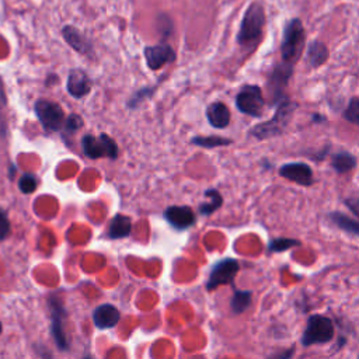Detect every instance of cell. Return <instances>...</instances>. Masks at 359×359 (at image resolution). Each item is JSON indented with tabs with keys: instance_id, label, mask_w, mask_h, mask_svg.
<instances>
[{
	"instance_id": "cell-1",
	"label": "cell",
	"mask_w": 359,
	"mask_h": 359,
	"mask_svg": "<svg viewBox=\"0 0 359 359\" xmlns=\"http://www.w3.org/2000/svg\"><path fill=\"white\" fill-rule=\"evenodd\" d=\"M266 25V13L261 1H252L245 8L236 35L237 45L243 50L254 52L262 42Z\"/></svg>"
},
{
	"instance_id": "cell-2",
	"label": "cell",
	"mask_w": 359,
	"mask_h": 359,
	"mask_svg": "<svg viewBox=\"0 0 359 359\" xmlns=\"http://www.w3.org/2000/svg\"><path fill=\"white\" fill-rule=\"evenodd\" d=\"M297 107L299 104L296 101H293L290 97H286L275 107V112L272 118L251 126V129L248 130V136L257 140H268V139H273L283 135Z\"/></svg>"
},
{
	"instance_id": "cell-3",
	"label": "cell",
	"mask_w": 359,
	"mask_h": 359,
	"mask_svg": "<svg viewBox=\"0 0 359 359\" xmlns=\"http://www.w3.org/2000/svg\"><path fill=\"white\" fill-rule=\"evenodd\" d=\"M304 45H306V29L302 20L297 17L287 20L282 31V39L279 46L280 60L294 66L303 55Z\"/></svg>"
},
{
	"instance_id": "cell-4",
	"label": "cell",
	"mask_w": 359,
	"mask_h": 359,
	"mask_svg": "<svg viewBox=\"0 0 359 359\" xmlns=\"http://www.w3.org/2000/svg\"><path fill=\"white\" fill-rule=\"evenodd\" d=\"M293 72L294 66L282 60L269 69L266 76V104L269 107H276L282 100L289 97L286 90Z\"/></svg>"
},
{
	"instance_id": "cell-5",
	"label": "cell",
	"mask_w": 359,
	"mask_h": 359,
	"mask_svg": "<svg viewBox=\"0 0 359 359\" xmlns=\"http://www.w3.org/2000/svg\"><path fill=\"white\" fill-rule=\"evenodd\" d=\"M236 108L248 116L252 118H262L265 112V105H266V98L264 95L262 88L258 84H244L236 98Z\"/></svg>"
},
{
	"instance_id": "cell-6",
	"label": "cell",
	"mask_w": 359,
	"mask_h": 359,
	"mask_svg": "<svg viewBox=\"0 0 359 359\" xmlns=\"http://www.w3.org/2000/svg\"><path fill=\"white\" fill-rule=\"evenodd\" d=\"M334 323L327 316L313 314L309 317L302 335L303 346L327 344L334 338Z\"/></svg>"
},
{
	"instance_id": "cell-7",
	"label": "cell",
	"mask_w": 359,
	"mask_h": 359,
	"mask_svg": "<svg viewBox=\"0 0 359 359\" xmlns=\"http://www.w3.org/2000/svg\"><path fill=\"white\" fill-rule=\"evenodd\" d=\"M81 147H83V153L90 158L108 157L111 160H115L118 157V144L107 133H100L97 136L94 135L83 136Z\"/></svg>"
},
{
	"instance_id": "cell-8",
	"label": "cell",
	"mask_w": 359,
	"mask_h": 359,
	"mask_svg": "<svg viewBox=\"0 0 359 359\" xmlns=\"http://www.w3.org/2000/svg\"><path fill=\"white\" fill-rule=\"evenodd\" d=\"M35 114L38 121L41 122L42 128L48 132H59L65 128V112L62 107L49 100H38L35 102Z\"/></svg>"
},
{
	"instance_id": "cell-9",
	"label": "cell",
	"mask_w": 359,
	"mask_h": 359,
	"mask_svg": "<svg viewBox=\"0 0 359 359\" xmlns=\"http://www.w3.org/2000/svg\"><path fill=\"white\" fill-rule=\"evenodd\" d=\"M238 269H240V264L234 258H224V259L216 262L209 273V278L206 282V289L215 290L216 287H219L222 285L231 283L233 279L236 278Z\"/></svg>"
},
{
	"instance_id": "cell-10",
	"label": "cell",
	"mask_w": 359,
	"mask_h": 359,
	"mask_svg": "<svg viewBox=\"0 0 359 359\" xmlns=\"http://www.w3.org/2000/svg\"><path fill=\"white\" fill-rule=\"evenodd\" d=\"M278 174H279V177L287 180L290 182H294L300 187H306V188L314 185V182H316L314 175H313V168L307 163H303V161L285 163L278 168Z\"/></svg>"
},
{
	"instance_id": "cell-11",
	"label": "cell",
	"mask_w": 359,
	"mask_h": 359,
	"mask_svg": "<svg viewBox=\"0 0 359 359\" xmlns=\"http://www.w3.org/2000/svg\"><path fill=\"white\" fill-rule=\"evenodd\" d=\"M49 307H50V317H52V334L55 338L56 345L59 346V349L66 351L69 344L66 339V334H65V310H63V304L62 300L57 299L56 296H52L49 299Z\"/></svg>"
},
{
	"instance_id": "cell-12",
	"label": "cell",
	"mask_w": 359,
	"mask_h": 359,
	"mask_svg": "<svg viewBox=\"0 0 359 359\" xmlns=\"http://www.w3.org/2000/svg\"><path fill=\"white\" fill-rule=\"evenodd\" d=\"M144 57L151 70H158L164 65L174 62L175 52L168 43H157L144 48Z\"/></svg>"
},
{
	"instance_id": "cell-13",
	"label": "cell",
	"mask_w": 359,
	"mask_h": 359,
	"mask_svg": "<svg viewBox=\"0 0 359 359\" xmlns=\"http://www.w3.org/2000/svg\"><path fill=\"white\" fill-rule=\"evenodd\" d=\"M164 216L167 222L178 230H185L195 223V213L189 206H168Z\"/></svg>"
},
{
	"instance_id": "cell-14",
	"label": "cell",
	"mask_w": 359,
	"mask_h": 359,
	"mask_svg": "<svg viewBox=\"0 0 359 359\" xmlns=\"http://www.w3.org/2000/svg\"><path fill=\"white\" fill-rule=\"evenodd\" d=\"M66 88L72 97L81 98L91 91V80L84 70L74 69L69 73Z\"/></svg>"
},
{
	"instance_id": "cell-15",
	"label": "cell",
	"mask_w": 359,
	"mask_h": 359,
	"mask_svg": "<svg viewBox=\"0 0 359 359\" xmlns=\"http://www.w3.org/2000/svg\"><path fill=\"white\" fill-rule=\"evenodd\" d=\"M206 118H208V122L210 123V126H213L216 129H224L230 125L231 114H230L229 107L224 102L215 101L208 105Z\"/></svg>"
},
{
	"instance_id": "cell-16",
	"label": "cell",
	"mask_w": 359,
	"mask_h": 359,
	"mask_svg": "<svg viewBox=\"0 0 359 359\" xmlns=\"http://www.w3.org/2000/svg\"><path fill=\"white\" fill-rule=\"evenodd\" d=\"M119 318H121L119 310L115 306L108 303L98 306L93 313V321L95 327L100 330L112 328L114 325H116Z\"/></svg>"
},
{
	"instance_id": "cell-17",
	"label": "cell",
	"mask_w": 359,
	"mask_h": 359,
	"mask_svg": "<svg viewBox=\"0 0 359 359\" xmlns=\"http://www.w3.org/2000/svg\"><path fill=\"white\" fill-rule=\"evenodd\" d=\"M306 59L311 69H318L328 62L330 49L323 41L314 39L309 43V46L306 49Z\"/></svg>"
},
{
	"instance_id": "cell-18",
	"label": "cell",
	"mask_w": 359,
	"mask_h": 359,
	"mask_svg": "<svg viewBox=\"0 0 359 359\" xmlns=\"http://www.w3.org/2000/svg\"><path fill=\"white\" fill-rule=\"evenodd\" d=\"M330 165L337 174H348L358 167V157L349 150H339L331 154Z\"/></svg>"
},
{
	"instance_id": "cell-19",
	"label": "cell",
	"mask_w": 359,
	"mask_h": 359,
	"mask_svg": "<svg viewBox=\"0 0 359 359\" xmlns=\"http://www.w3.org/2000/svg\"><path fill=\"white\" fill-rule=\"evenodd\" d=\"M62 34L66 39V42L77 52L80 53H90L91 52V43L88 39H86V36L76 28V27H72V25H66L63 29H62Z\"/></svg>"
},
{
	"instance_id": "cell-20",
	"label": "cell",
	"mask_w": 359,
	"mask_h": 359,
	"mask_svg": "<svg viewBox=\"0 0 359 359\" xmlns=\"http://www.w3.org/2000/svg\"><path fill=\"white\" fill-rule=\"evenodd\" d=\"M327 217L334 226H337L342 231L352 236H359V220L351 217L349 215L339 210H332L327 215Z\"/></svg>"
},
{
	"instance_id": "cell-21",
	"label": "cell",
	"mask_w": 359,
	"mask_h": 359,
	"mask_svg": "<svg viewBox=\"0 0 359 359\" xmlns=\"http://www.w3.org/2000/svg\"><path fill=\"white\" fill-rule=\"evenodd\" d=\"M132 231V220L130 217L125 215H116L109 223L108 227V237L115 240V238H123L129 236Z\"/></svg>"
},
{
	"instance_id": "cell-22",
	"label": "cell",
	"mask_w": 359,
	"mask_h": 359,
	"mask_svg": "<svg viewBox=\"0 0 359 359\" xmlns=\"http://www.w3.org/2000/svg\"><path fill=\"white\" fill-rule=\"evenodd\" d=\"M206 201L199 205V213L203 216H209L216 212L223 205V196L216 188H209L205 191Z\"/></svg>"
},
{
	"instance_id": "cell-23",
	"label": "cell",
	"mask_w": 359,
	"mask_h": 359,
	"mask_svg": "<svg viewBox=\"0 0 359 359\" xmlns=\"http://www.w3.org/2000/svg\"><path fill=\"white\" fill-rule=\"evenodd\" d=\"M191 143L203 149H215V147H220V146H229L233 143V139L229 137H223V136H216V135H210V136H195L191 139Z\"/></svg>"
},
{
	"instance_id": "cell-24",
	"label": "cell",
	"mask_w": 359,
	"mask_h": 359,
	"mask_svg": "<svg viewBox=\"0 0 359 359\" xmlns=\"http://www.w3.org/2000/svg\"><path fill=\"white\" fill-rule=\"evenodd\" d=\"M252 293L250 290H234L233 297H231V310L234 314H241L245 311L251 303Z\"/></svg>"
},
{
	"instance_id": "cell-25",
	"label": "cell",
	"mask_w": 359,
	"mask_h": 359,
	"mask_svg": "<svg viewBox=\"0 0 359 359\" xmlns=\"http://www.w3.org/2000/svg\"><path fill=\"white\" fill-rule=\"evenodd\" d=\"M342 118L359 128V97H351L346 107L342 109Z\"/></svg>"
},
{
	"instance_id": "cell-26",
	"label": "cell",
	"mask_w": 359,
	"mask_h": 359,
	"mask_svg": "<svg viewBox=\"0 0 359 359\" xmlns=\"http://www.w3.org/2000/svg\"><path fill=\"white\" fill-rule=\"evenodd\" d=\"M297 245H300L299 240L278 237V238H272L268 243V252H283V251H287L289 248L297 247Z\"/></svg>"
},
{
	"instance_id": "cell-27",
	"label": "cell",
	"mask_w": 359,
	"mask_h": 359,
	"mask_svg": "<svg viewBox=\"0 0 359 359\" xmlns=\"http://www.w3.org/2000/svg\"><path fill=\"white\" fill-rule=\"evenodd\" d=\"M36 187H38V180L34 174L25 172L18 180V188L22 194H31L36 189Z\"/></svg>"
},
{
	"instance_id": "cell-28",
	"label": "cell",
	"mask_w": 359,
	"mask_h": 359,
	"mask_svg": "<svg viewBox=\"0 0 359 359\" xmlns=\"http://www.w3.org/2000/svg\"><path fill=\"white\" fill-rule=\"evenodd\" d=\"M81 125H83L81 118H80L79 115L73 114V115H70V116H67V118H66V122H65V130H66V132H69V133H73V132L79 130V129L81 128Z\"/></svg>"
},
{
	"instance_id": "cell-29",
	"label": "cell",
	"mask_w": 359,
	"mask_h": 359,
	"mask_svg": "<svg viewBox=\"0 0 359 359\" xmlns=\"http://www.w3.org/2000/svg\"><path fill=\"white\" fill-rule=\"evenodd\" d=\"M10 234V220L4 209L0 208V243Z\"/></svg>"
},
{
	"instance_id": "cell-30",
	"label": "cell",
	"mask_w": 359,
	"mask_h": 359,
	"mask_svg": "<svg viewBox=\"0 0 359 359\" xmlns=\"http://www.w3.org/2000/svg\"><path fill=\"white\" fill-rule=\"evenodd\" d=\"M151 93H153V91H151L150 88H143V90L137 91V93L132 97V100L128 102V105H130V108H136V105H137L140 101H143L144 97H150Z\"/></svg>"
},
{
	"instance_id": "cell-31",
	"label": "cell",
	"mask_w": 359,
	"mask_h": 359,
	"mask_svg": "<svg viewBox=\"0 0 359 359\" xmlns=\"http://www.w3.org/2000/svg\"><path fill=\"white\" fill-rule=\"evenodd\" d=\"M344 205L356 216H359V196H351L344 199Z\"/></svg>"
},
{
	"instance_id": "cell-32",
	"label": "cell",
	"mask_w": 359,
	"mask_h": 359,
	"mask_svg": "<svg viewBox=\"0 0 359 359\" xmlns=\"http://www.w3.org/2000/svg\"><path fill=\"white\" fill-rule=\"evenodd\" d=\"M330 149H331V143H327V144H324L318 151H316L313 156H310V158L311 160H316V161H323L327 156H328V153H330Z\"/></svg>"
},
{
	"instance_id": "cell-33",
	"label": "cell",
	"mask_w": 359,
	"mask_h": 359,
	"mask_svg": "<svg viewBox=\"0 0 359 359\" xmlns=\"http://www.w3.org/2000/svg\"><path fill=\"white\" fill-rule=\"evenodd\" d=\"M293 352H294V349L290 348V349H286V351L279 352V353H276V355H272V356H269L268 359H290L292 355H293Z\"/></svg>"
},
{
	"instance_id": "cell-34",
	"label": "cell",
	"mask_w": 359,
	"mask_h": 359,
	"mask_svg": "<svg viewBox=\"0 0 359 359\" xmlns=\"http://www.w3.org/2000/svg\"><path fill=\"white\" fill-rule=\"evenodd\" d=\"M6 104H7V98H6L3 81H1V79H0V111H3V109L6 108Z\"/></svg>"
},
{
	"instance_id": "cell-35",
	"label": "cell",
	"mask_w": 359,
	"mask_h": 359,
	"mask_svg": "<svg viewBox=\"0 0 359 359\" xmlns=\"http://www.w3.org/2000/svg\"><path fill=\"white\" fill-rule=\"evenodd\" d=\"M311 118H313V122L314 123H324V122H327V118L324 116V115H321V114H313L311 115Z\"/></svg>"
},
{
	"instance_id": "cell-36",
	"label": "cell",
	"mask_w": 359,
	"mask_h": 359,
	"mask_svg": "<svg viewBox=\"0 0 359 359\" xmlns=\"http://www.w3.org/2000/svg\"><path fill=\"white\" fill-rule=\"evenodd\" d=\"M0 332H1V324H0Z\"/></svg>"
},
{
	"instance_id": "cell-37",
	"label": "cell",
	"mask_w": 359,
	"mask_h": 359,
	"mask_svg": "<svg viewBox=\"0 0 359 359\" xmlns=\"http://www.w3.org/2000/svg\"><path fill=\"white\" fill-rule=\"evenodd\" d=\"M45 359H52V358H45Z\"/></svg>"
},
{
	"instance_id": "cell-38",
	"label": "cell",
	"mask_w": 359,
	"mask_h": 359,
	"mask_svg": "<svg viewBox=\"0 0 359 359\" xmlns=\"http://www.w3.org/2000/svg\"><path fill=\"white\" fill-rule=\"evenodd\" d=\"M84 359H91V358H84Z\"/></svg>"
}]
</instances>
